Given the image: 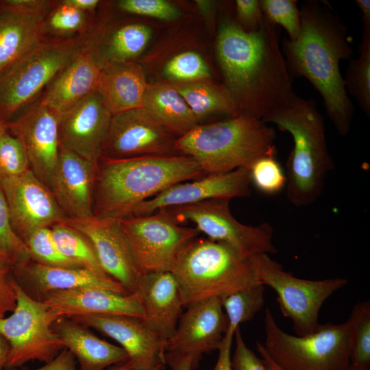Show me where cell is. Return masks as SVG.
<instances>
[{
	"instance_id": "obj_5",
	"label": "cell",
	"mask_w": 370,
	"mask_h": 370,
	"mask_svg": "<svg viewBox=\"0 0 370 370\" xmlns=\"http://www.w3.org/2000/svg\"><path fill=\"white\" fill-rule=\"evenodd\" d=\"M275 132L260 119L247 116L198 124L177 138V153L193 158L207 175L222 174L275 154Z\"/></svg>"
},
{
	"instance_id": "obj_30",
	"label": "cell",
	"mask_w": 370,
	"mask_h": 370,
	"mask_svg": "<svg viewBox=\"0 0 370 370\" xmlns=\"http://www.w3.org/2000/svg\"><path fill=\"white\" fill-rule=\"evenodd\" d=\"M152 34L150 27L143 23L121 25L92 47L101 64L106 61H132L147 46Z\"/></svg>"
},
{
	"instance_id": "obj_54",
	"label": "cell",
	"mask_w": 370,
	"mask_h": 370,
	"mask_svg": "<svg viewBox=\"0 0 370 370\" xmlns=\"http://www.w3.org/2000/svg\"><path fill=\"white\" fill-rule=\"evenodd\" d=\"M9 349L8 341L0 334V370H3L6 366Z\"/></svg>"
},
{
	"instance_id": "obj_41",
	"label": "cell",
	"mask_w": 370,
	"mask_h": 370,
	"mask_svg": "<svg viewBox=\"0 0 370 370\" xmlns=\"http://www.w3.org/2000/svg\"><path fill=\"white\" fill-rule=\"evenodd\" d=\"M30 169L21 142L8 131L0 134V180L20 175Z\"/></svg>"
},
{
	"instance_id": "obj_28",
	"label": "cell",
	"mask_w": 370,
	"mask_h": 370,
	"mask_svg": "<svg viewBox=\"0 0 370 370\" xmlns=\"http://www.w3.org/2000/svg\"><path fill=\"white\" fill-rule=\"evenodd\" d=\"M48 14L0 7V74L44 40Z\"/></svg>"
},
{
	"instance_id": "obj_19",
	"label": "cell",
	"mask_w": 370,
	"mask_h": 370,
	"mask_svg": "<svg viewBox=\"0 0 370 370\" xmlns=\"http://www.w3.org/2000/svg\"><path fill=\"white\" fill-rule=\"evenodd\" d=\"M115 340L127 354L124 363L134 370L165 365V343L142 319L127 315L86 314L69 317Z\"/></svg>"
},
{
	"instance_id": "obj_56",
	"label": "cell",
	"mask_w": 370,
	"mask_h": 370,
	"mask_svg": "<svg viewBox=\"0 0 370 370\" xmlns=\"http://www.w3.org/2000/svg\"><path fill=\"white\" fill-rule=\"evenodd\" d=\"M8 132V121L0 116V134Z\"/></svg>"
},
{
	"instance_id": "obj_13",
	"label": "cell",
	"mask_w": 370,
	"mask_h": 370,
	"mask_svg": "<svg viewBox=\"0 0 370 370\" xmlns=\"http://www.w3.org/2000/svg\"><path fill=\"white\" fill-rule=\"evenodd\" d=\"M177 138L143 108L125 111L112 115L101 158L179 155Z\"/></svg>"
},
{
	"instance_id": "obj_11",
	"label": "cell",
	"mask_w": 370,
	"mask_h": 370,
	"mask_svg": "<svg viewBox=\"0 0 370 370\" xmlns=\"http://www.w3.org/2000/svg\"><path fill=\"white\" fill-rule=\"evenodd\" d=\"M119 223L140 275L171 272L182 251L200 234L196 227L176 223L162 210L120 219Z\"/></svg>"
},
{
	"instance_id": "obj_49",
	"label": "cell",
	"mask_w": 370,
	"mask_h": 370,
	"mask_svg": "<svg viewBox=\"0 0 370 370\" xmlns=\"http://www.w3.org/2000/svg\"><path fill=\"white\" fill-rule=\"evenodd\" d=\"M234 332L227 330L218 349L219 354L213 370H233L231 363V346Z\"/></svg>"
},
{
	"instance_id": "obj_29",
	"label": "cell",
	"mask_w": 370,
	"mask_h": 370,
	"mask_svg": "<svg viewBox=\"0 0 370 370\" xmlns=\"http://www.w3.org/2000/svg\"><path fill=\"white\" fill-rule=\"evenodd\" d=\"M142 108L177 138L199 124L186 102L169 82L148 84Z\"/></svg>"
},
{
	"instance_id": "obj_31",
	"label": "cell",
	"mask_w": 370,
	"mask_h": 370,
	"mask_svg": "<svg viewBox=\"0 0 370 370\" xmlns=\"http://www.w3.org/2000/svg\"><path fill=\"white\" fill-rule=\"evenodd\" d=\"M186 102L198 120L213 114L225 113L234 116L233 99L224 85L210 80L192 82H170Z\"/></svg>"
},
{
	"instance_id": "obj_37",
	"label": "cell",
	"mask_w": 370,
	"mask_h": 370,
	"mask_svg": "<svg viewBox=\"0 0 370 370\" xmlns=\"http://www.w3.org/2000/svg\"><path fill=\"white\" fill-rule=\"evenodd\" d=\"M162 75L169 82L184 83L210 80V69L198 53L186 51L170 58L164 65Z\"/></svg>"
},
{
	"instance_id": "obj_16",
	"label": "cell",
	"mask_w": 370,
	"mask_h": 370,
	"mask_svg": "<svg viewBox=\"0 0 370 370\" xmlns=\"http://www.w3.org/2000/svg\"><path fill=\"white\" fill-rule=\"evenodd\" d=\"M186 308L165 343V354L190 356L196 369L203 354L219 348L229 323L220 297L200 299Z\"/></svg>"
},
{
	"instance_id": "obj_17",
	"label": "cell",
	"mask_w": 370,
	"mask_h": 370,
	"mask_svg": "<svg viewBox=\"0 0 370 370\" xmlns=\"http://www.w3.org/2000/svg\"><path fill=\"white\" fill-rule=\"evenodd\" d=\"M249 167L207 175L189 182L171 186L153 197L138 204L126 217L148 216L156 211L193 204L211 199L248 197L251 195Z\"/></svg>"
},
{
	"instance_id": "obj_12",
	"label": "cell",
	"mask_w": 370,
	"mask_h": 370,
	"mask_svg": "<svg viewBox=\"0 0 370 370\" xmlns=\"http://www.w3.org/2000/svg\"><path fill=\"white\" fill-rule=\"evenodd\" d=\"M228 199H211L193 204L161 209L176 223L190 222L207 238L227 243L252 256L277 252L273 229L268 223L245 225L232 214Z\"/></svg>"
},
{
	"instance_id": "obj_10",
	"label": "cell",
	"mask_w": 370,
	"mask_h": 370,
	"mask_svg": "<svg viewBox=\"0 0 370 370\" xmlns=\"http://www.w3.org/2000/svg\"><path fill=\"white\" fill-rule=\"evenodd\" d=\"M16 306L11 315L0 318V334L8 342L6 368L13 369L32 360L45 363L64 349L52 328L56 320L42 301L28 295L12 275Z\"/></svg>"
},
{
	"instance_id": "obj_26",
	"label": "cell",
	"mask_w": 370,
	"mask_h": 370,
	"mask_svg": "<svg viewBox=\"0 0 370 370\" xmlns=\"http://www.w3.org/2000/svg\"><path fill=\"white\" fill-rule=\"evenodd\" d=\"M52 328L64 347L73 354L80 370H106L127 360V354L121 347L100 338L90 328L71 318H58Z\"/></svg>"
},
{
	"instance_id": "obj_39",
	"label": "cell",
	"mask_w": 370,
	"mask_h": 370,
	"mask_svg": "<svg viewBox=\"0 0 370 370\" xmlns=\"http://www.w3.org/2000/svg\"><path fill=\"white\" fill-rule=\"evenodd\" d=\"M24 243L31 259L36 262L53 267H80L61 253L53 238L51 227L34 232Z\"/></svg>"
},
{
	"instance_id": "obj_14",
	"label": "cell",
	"mask_w": 370,
	"mask_h": 370,
	"mask_svg": "<svg viewBox=\"0 0 370 370\" xmlns=\"http://www.w3.org/2000/svg\"><path fill=\"white\" fill-rule=\"evenodd\" d=\"M12 227L24 242L34 232L66 218L49 188L31 170L0 180Z\"/></svg>"
},
{
	"instance_id": "obj_38",
	"label": "cell",
	"mask_w": 370,
	"mask_h": 370,
	"mask_svg": "<svg viewBox=\"0 0 370 370\" xmlns=\"http://www.w3.org/2000/svg\"><path fill=\"white\" fill-rule=\"evenodd\" d=\"M251 184L264 195L272 196L286 188L287 177L275 154H267L256 159L249 166Z\"/></svg>"
},
{
	"instance_id": "obj_32",
	"label": "cell",
	"mask_w": 370,
	"mask_h": 370,
	"mask_svg": "<svg viewBox=\"0 0 370 370\" xmlns=\"http://www.w3.org/2000/svg\"><path fill=\"white\" fill-rule=\"evenodd\" d=\"M51 230L56 245L64 256L82 268L110 277L101 267L90 241L84 234L64 221L53 225Z\"/></svg>"
},
{
	"instance_id": "obj_35",
	"label": "cell",
	"mask_w": 370,
	"mask_h": 370,
	"mask_svg": "<svg viewBox=\"0 0 370 370\" xmlns=\"http://www.w3.org/2000/svg\"><path fill=\"white\" fill-rule=\"evenodd\" d=\"M348 321L350 362L370 369V301L357 304Z\"/></svg>"
},
{
	"instance_id": "obj_44",
	"label": "cell",
	"mask_w": 370,
	"mask_h": 370,
	"mask_svg": "<svg viewBox=\"0 0 370 370\" xmlns=\"http://www.w3.org/2000/svg\"><path fill=\"white\" fill-rule=\"evenodd\" d=\"M236 348L231 358L233 370H269L262 358H258L245 344L240 329L234 332Z\"/></svg>"
},
{
	"instance_id": "obj_47",
	"label": "cell",
	"mask_w": 370,
	"mask_h": 370,
	"mask_svg": "<svg viewBox=\"0 0 370 370\" xmlns=\"http://www.w3.org/2000/svg\"><path fill=\"white\" fill-rule=\"evenodd\" d=\"M0 7L29 12L48 14L51 3L45 0H0Z\"/></svg>"
},
{
	"instance_id": "obj_1",
	"label": "cell",
	"mask_w": 370,
	"mask_h": 370,
	"mask_svg": "<svg viewBox=\"0 0 370 370\" xmlns=\"http://www.w3.org/2000/svg\"><path fill=\"white\" fill-rule=\"evenodd\" d=\"M216 54L235 116L261 120L296 95L276 25L265 18L258 30L249 32L236 19L224 18L217 32Z\"/></svg>"
},
{
	"instance_id": "obj_55",
	"label": "cell",
	"mask_w": 370,
	"mask_h": 370,
	"mask_svg": "<svg viewBox=\"0 0 370 370\" xmlns=\"http://www.w3.org/2000/svg\"><path fill=\"white\" fill-rule=\"evenodd\" d=\"M106 370H134V369L129 367L125 363H122L120 365H114V367H110ZM151 370H165V365H160Z\"/></svg>"
},
{
	"instance_id": "obj_33",
	"label": "cell",
	"mask_w": 370,
	"mask_h": 370,
	"mask_svg": "<svg viewBox=\"0 0 370 370\" xmlns=\"http://www.w3.org/2000/svg\"><path fill=\"white\" fill-rule=\"evenodd\" d=\"M360 56L350 60L344 83L366 116H370V27H363Z\"/></svg>"
},
{
	"instance_id": "obj_51",
	"label": "cell",
	"mask_w": 370,
	"mask_h": 370,
	"mask_svg": "<svg viewBox=\"0 0 370 370\" xmlns=\"http://www.w3.org/2000/svg\"><path fill=\"white\" fill-rule=\"evenodd\" d=\"M66 3L84 12H91L96 9L99 1L98 0H64Z\"/></svg>"
},
{
	"instance_id": "obj_4",
	"label": "cell",
	"mask_w": 370,
	"mask_h": 370,
	"mask_svg": "<svg viewBox=\"0 0 370 370\" xmlns=\"http://www.w3.org/2000/svg\"><path fill=\"white\" fill-rule=\"evenodd\" d=\"M261 121L288 132L293 147L286 162V195L291 204L306 207L321 196L328 172L333 168L322 115L314 100L295 95L287 104Z\"/></svg>"
},
{
	"instance_id": "obj_57",
	"label": "cell",
	"mask_w": 370,
	"mask_h": 370,
	"mask_svg": "<svg viewBox=\"0 0 370 370\" xmlns=\"http://www.w3.org/2000/svg\"><path fill=\"white\" fill-rule=\"evenodd\" d=\"M347 370H370V369L356 366L350 364L349 367H348Z\"/></svg>"
},
{
	"instance_id": "obj_48",
	"label": "cell",
	"mask_w": 370,
	"mask_h": 370,
	"mask_svg": "<svg viewBox=\"0 0 370 370\" xmlns=\"http://www.w3.org/2000/svg\"><path fill=\"white\" fill-rule=\"evenodd\" d=\"M76 359L67 349H63L53 359L34 370H76Z\"/></svg>"
},
{
	"instance_id": "obj_53",
	"label": "cell",
	"mask_w": 370,
	"mask_h": 370,
	"mask_svg": "<svg viewBox=\"0 0 370 370\" xmlns=\"http://www.w3.org/2000/svg\"><path fill=\"white\" fill-rule=\"evenodd\" d=\"M256 349L259 352L263 362L269 370H282L269 356L265 351L263 345L259 341L256 342Z\"/></svg>"
},
{
	"instance_id": "obj_22",
	"label": "cell",
	"mask_w": 370,
	"mask_h": 370,
	"mask_svg": "<svg viewBox=\"0 0 370 370\" xmlns=\"http://www.w3.org/2000/svg\"><path fill=\"white\" fill-rule=\"evenodd\" d=\"M97 166L60 146L58 161L49 186L66 218L94 215Z\"/></svg>"
},
{
	"instance_id": "obj_20",
	"label": "cell",
	"mask_w": 370,
	"mask_h": 370,
	"mask_svg": "<svg viewBox=\"0 0 370 370\" xmlns=\"http://www.w3.org/2000/svg\"><path fill=\"white\" fill-rule=\"evenodd\" d=\"M84 234L92 245L105 273L130 293L140 276L133 260L119 219L91 217L63 221Z\"/></svg>"
},
{
	"instance_id": "obj_46",
	"label": "cell",
	"mask_w": 370,
	"mask_h": 370,
	"mask_svg": "<svg viewBox=\"0 0 370 370\" xmlns=\"http://www.w3.org/2000/svg\"><path fill=\"white\" fill-rule=\"evenodd\" d=\"M11 270L0 264V318L16 306V293L10 282Z\"/></svg>"
},
{
	"instance_id": "obj_45",
	"label": "cell",
	"mask_w": 370,
	"mask_h": 370,
	"mask_svg": "<svg viewBox=\"0 0 370 370\" xmlns=\"http://www.w3.org/2000/svg\"><path fill=\"white\" fill-rule=\"evenodd\" d=\"M237 23L247 32L258 30L264 20L259 0H236Z\"/></svg>"
},
{
	"instance_id": "obj_52",
	"label": "cell",
	"mask_w": 370,
	"mask_h": 370,
	"mask_svg": "<svg viewBox=\"0 0 370 370\" xmlns=\"http://www.w3.org/2000/svg\"><path fill=\"white\" fill-rule=\"evenodd\" d=\"M356 3L362 14L363 27H370V1L357 0Z\"/></svg>"
},
{
	"instance_id": "obj_3",
	"label": "cell",
	"mask_w": 370,
	"mask_h": 370,
	"mask_svg": "<svg viewBox=\"0 0 370 370\" xmlns=\"http://www.w3.org/2000/svg\"><path fill=\"white\" fill-rule=\"evenodd\" d=\"M206 175L184 155L110 159L101 158L96 167L93 214L123 219L138 204L175 184Z\"/></svg>"
},
{
	"instance_id": "obj_21",
	"label": "cell",
	"mask_w": 370,
	"mask_h": 370,
	"mask_svg": "<svg viewBox=\"0 0 370 370\" xmlns=\"http://www.w3.org/2000/svg\"><path fill=\"white\" fill-rule=\"evenodd\" d=\"M12 271L14 273L12 276L22 289L28 295L40 301L56 292L85 287L132 293L112 278L81 267H53L30 259Z\"/></svg>"
},
{
	"instance_id": "obj_2",
	"label": "cell",
	"mask_w": 370,
	"mask_h": 370,
	"mask_svg": "<svg viewBox=\"0 0 370 370\" xmlns=\"http://www.w3.org/2000/svg\"><path fill=\"white\" fill-rule=\"evenodd\" d=\"M301 29L296 39L284 38L282 52L292 78L305 77L320 94L328 116L341 136H346L354 105L340 70L341 60L354 53L347 29L330 5L308 0L299 8Z\"/></svg>"
},
{
	"instance_id": "obj_7",
	"label": "cell",
	"mask_w": 370,
	"mask_h": 370,
	"mask_svg": "<svg viewBox=\"0 0 370 370\" xmlns=\"http://www.w3.org/2000/svg\"><path fill=\"white\" fill-rule=\"evenodd\" d=\"M264 322L263 347L282 370H347L349 367L348 320L320 324L315 332L304 336L283 331L268 308Z\"/></svg>"
},
{
	"instance_id": "obj_40",
	"label": "cell",
	"mask_w": 370,
	"mask_h": 370,
	"mask_svg": "<svg viewBox=\"0 0 370 370\" xmlns=\"http://www.w3.org/2000/svg\"><path fill=\"white\" fill-rule=\"evenodd\" d=\"M263 16L272 25H281L291 40L296 39L301 29L300 10L295 0H259Z\"/></svg>"
},
{
	"instance_id": "obj_24",
	"label": "cell",
	"mask_w": 370,
	"mask_h": 370,
	"mask_svg": "<svg viewBox=\"0 0 370 370\" xmlns=\"http://www.w3.org/2000/svg\"><path fill=\"white\" fill-rule=\"evenodd\" d=\"M145 312L144 323L166 341L176 331L183 304L171 271L140 275L135 291Z\"/></svg>"
},
{
	"instance_id": "obj_6",
	"label": "cell",
	"mask_w": 370,
	"mask_h": 370,
	"mask_svg": "<svg viewBox=\"0 0 370 370\" xmlns=\"http://www.w3.org/2000/svg\"><path fill=\"white\" fill-rule=\"evenodd\" d=\"M252 256L207 237L192 240L171 271L183 306L206 298H222L260 283Z\"/></svg>"
},
{
	"instance_id": "obj_23",
	"label": "cell",
	"mask_w": 370,
	"mask_h": 370,
	"mask_svg": "<svg viewBox=\"0 0 370 370\" xmlns=\"http://www.w3.org/2000/svg\"><path fill=\"white\" fill-rule=\"evenodd\" d=\"M42 301L55 319L86 314L127 315L140 319L145 316L136 292L125 294L85 287L53 293Z\"/></svg>"
},
{
	"instance_id": "obj_15",
	"label": "cell",
	"mask_w": 370,
	"mask_h": 370,
	"mask_svg": "<svg viewBox=\"0 0 370 370\" xmlns=\"http://www.w3.org/2000/svg\"><path fill=\"white\" fill-rule=\"evenodd\" d=\"M8 131L22 144L30 169L49 188L60 153L58 115L38 101L8 121Z\"/></svg>"
},
{
	"instance_id": "obj_25",
	"label": "cell",
	"mask_w": 370,
	"mask_h": 370,
	"mask_svg": "<svg viewBox=\"0 0 370 370\" xmlns=\"http://www.w3.org/2000/svg\"><path fill=\"white\" fill-rule=\"evenodd\" d=\"M102 64L92 47L85 46L45 90L40 103L58 115L97 90Z\"/></svg>"
},
{
	"instance_id": "obj_50",
	"label": "cell",
	"mask_w": 370,
	"mask_h": 370,
	"mask_svg": "<svg viewBox=\"0 0 370 370\" xmlns=\"http://www.w3.org/2000/svg\"><path fill=\"white\" fill-rule=\"evenodd\" d=\"M165 364H168L171 370L195 369L193 358L188 355H171L164 354Z\"/></svg>"
},
{
	"instance_id": "obj_9",
	"label": "cell",
	"mask_w": 370,
	"mask_h": 370,
	"mask_svg": "<svg viewBox=\"0 0 370 370\" xmlns=\"http://www.w3.org/2000/svg\"><path fill=\"white\" fill-rule=\"evenodd\" d=\"M252 260L259 281L276 292L279 308L282 314L293 321L297 336L317 330L323 304L347 283L346 279L338 278L319 280L298 278L265 254L254 255Z\"/></svg>"
},
{
	"instance_id": "obj_42",
	"label": "cell",
	"mask_w": 370,
	"mask_h": 370,
	"mask_svg": "<svg viewBox=\"0 0 370 370\" xmlns=\"http://www.w3.org/2000/svg\"><path fill=\"white\" fill-rule=\"evenodd\" d=\"M86 25V13L64 0L49 12L45 18V30L60 35H70L82 30Z\"/></svg>"
},
{
	"instance_id": "obj_8",
	"label": "cell",
	"mask_w": 370,
	"mask_h": 370,
	"mask_svg": "<svg viewBox=\"0 0 370 370\" xmlns=\"http://www.w3.org/2000/svg\"><path fill=\"white\" fill-rule=\"evenodd\" d=\"M75 38L42 40L0 74V116L18 114L83 49Z\"/></svg>"
},
{
	"instance_id": "obj_18",
	"label": "cell",
	"mask_w": 370,
	"mask_h": 370,
	"mask_svg": "<svg viewBox=\"0 0 370 370\" xmlns=\"http://www.w3.org/2000/svg\"><path fill=\"white\" fill-rule=\"evenodd\" d=\"M112 114L96 90L58 115L60 146L97 165Z\"/></svg>"
},
{
	"instance_id": "obj_58",
	"label": "cell",
	"mask_w": 370,
	"mask_h": 370,
	"mask_svg": "<svg viewBox=\"0 0 370 370\" xmlns=\"http://www.w3.org/2000/svg\"><path fill=\"white\" fill-rule=\"evenodd\" d=\"M1 265H2V264H1ZM2 266H3V265H2Z\"/></svg>"
},
{
	"instance_id": "obj_36",
	"label": "cell",
	"mask_w": 370,
	"mask_h": 370,
	"mask_svg": "<svg viewBox=\"0 0 370 370\" xmlns=\"http://www.w3.org/2000/svg\"><path fill=\"white\" fill-rule=\"evenodd\" d=\"M30 259L24 242L12 227L7 201L0 187V264L12 271Z\"/></svg>"
},
{
	"instance_id": "obj_34",
	"label": "cell",
	"mask_w": 370,
	"mask_h": 370,
	"mask_svg": "<svg viewBox=\"0 0 370 370\" xmlns=\"http://www.w3.org/2000/svg\"><path fill=\"white\" fill-rule=\"evenodd\" d=\"M265 285L262 282L221 298L228 319L227 330L235 332L240 324L251 320L264 304Z\"/></svg>"
},
{
	"instance_id": "obj_43",
	"label": "cell",
	"mask_w": 370,
	"mask_h": 370,
	"mask_svg": "<svg viewBox=\"0 0 370 370\" xmlns=\"http://www.w3.org/2000/svg\"><path fill=\"white\" fill-rule=\"evenodd\" d=\"M117 4L128 13L167 21L175 20L181 14L174 4L165 0H121Z\"/></svg>"
},
{
	"instance_id": "obj_27",
	"label": "cell",
	"mask_w": 370,
	"mask_h": 370,
	"mask_svg": "<svg viewBox=\"0 0 370 370\" xmlns=\"http://www.w3.org/2000/svg\"><path fill=\"white\" fill-rule=\"evenodd\" d=\"M148 84L141 66L132 61L102 64L97 90L112 115L142 108Z\"/></svg>"
}]
</instances>
